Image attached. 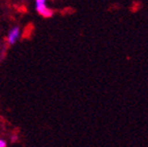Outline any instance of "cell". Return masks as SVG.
Listing matches in <instances>:
<instances>
[{
	"label": "cell",
	"instance_id": "6da1fadb",
	"mask_svg": "<svg viewBox=\"0 0 148 147\" xmlns=\"http://www.w3.org/2000/svg\"><path fill=\"white\" fill-rule=\"evenodd\" d=\"M36 9L43 18H51L53 14V10L46 6L45 3H38V4H36Z\"/></svg>",
	"mask_w": 148,
	"mask_h": 147
},
{
	"label": "cell",
	"instance_id": "3957f363",
	"mask_svg": "<svg viewBox=\"0 0 148 147\" xmlns=\"http://www.w3.org/2000/svg\"><path fill=\"white\" fill-rule=\"evenodd\" d=\"M4 146H6V143H5L3 140L0 139V147H4Z\"/></svg>",
	"mask_w": 148,
	"mask_h": 147
},
{
	"label": "cell",
	"instance_id": "7a4b0ae2",
	"mask_svg": "<svg viewBox=\"0 0 148 147\" xmlns=\"http://www.w3.org/2000/svg\"><path fill=\"white\" fill-rule=\"evenodd\" d=\"M20 36V28L18 27H14L12 30L9 31L8 37H7V41L9 44H14L16 41V39Z\"/></svg>",
	"mask_w": 148,
	"mask_h": 147
},
{
	"label": "cell",
	"instance_id": "277c9868",
	"mask_svg": "<svg viewBox=\"0 0 148 147\" xmlns=\"http://www.w3.org/2000/svg\"><path fill=\"white\" fill-rule=\"evenodd\" d=\"M38 3H45V0H36V4Z\"/></svg>",
	"mask_w": 148,
	"mask_h": 147
}]
</instances>
